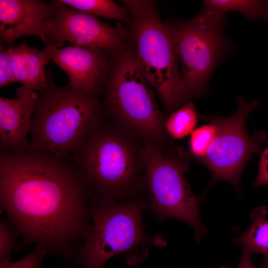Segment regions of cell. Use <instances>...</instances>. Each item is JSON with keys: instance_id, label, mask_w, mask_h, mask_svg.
I'll list each match as a JSON object with an SVG mask.
<instances>
[{"instance_id": "cell-1", "label": "cell", "mask_w": 268, "mask_h": 268, "mask_svg": "<svg viewBox=\"0 0 268 268\" xmlns=\"http://www.w3.org/2000/svg\"><path fill=\"white\" fill-rule=\"evenodd\" d=\"M91 196L69 159L0 150V204L25 243L74 257L90 225Z\"/></svg>"}, {"instance_id": "cell-2", "label": "cell", "mask_w": 268, "mask_h": 268, "mask_svg": "<svg viewBox=\"0 0 268 268\" xmlns=\"http://www.w3.org/2000/svg\"><path fill=\"white\" fill-rule=\"evenodd\" d=\"M145 140L106 115L68 158L92 196L125 201L145 189Z\"/></svg>"}, {"instance_id": "cell-3", "label": "cell", "mask_w": 268, "mask_h": 268, "mask_svg": "<svg viewBox=\"0 0 268 268\" xmlns=\"http://www.w3.org/2000/svg\"><path fill=\"white\" fill-rule=\"evenodd\" d=\"M51 69L46 68L48 84L38 92L27 152L68 159L105 115L102 90L59 86Z\"/></svg>"}, {"instance_id": "cell-4", "label": "cell", "mask_w": 268, "mask_h": 268, "mask_svg": "<svg viewBox=\"0 0 268 268\" xmlns=\"http://www.w3.org/2000/svg\"><path fill=\"white\" fill-rule=\"evenodd\" d=\"M147 206V200L141 196L123 201L92 196V222L69 266L103 268L119 254H124L128 265L136 266L145 261L150 247L164 246L161 236L144 231L142 216Z\"/></svg>"}, {"instance_id": "cell-5", "label": "cell", "mask_w": 268, "mask_h": 268, "mask_svg": "<svg viewBox=\"0 0 268 268\" xmlns=\"http://www.w3.org/2000/svg\"><path fill=\"white\" fill-rule=\"evenodd\" d=\"M154 91L140 70L133 48L113 54L103 84L105 114L145 141L163 143L168 140L165 121Z\"/></svg>"}, {"instance_id": "cell-6", "label": "cell", "mask_w": 268, "mask_h": 268, "mask_svg": "<svg viewBox=\"0 0 268 268\" xmlns=\"http://www.w3.org/2000/svg\"><path fill=\"white\" fill-rule=\"evenodd\" d=\"M130 14L134 52L142 73L169 111L181 105L183 79L170 30L153 0H123Z\"/></svg>"}, {"instance_id": "cell-7", "label": "cell", "mask_w": 268, "mask_h": 268, "mask_svg": "<svg viewBox=\"0 0 268 268\" xmlns=\"http://www.w3.org/2000/svg\"><path fill=\"white\" fill-rule=\"evenodd\" d=\"M145 141L144 149L147 206L160 219L175 218L191 226L199 241L205 233L199 212L200 198L192 192L184 173L191 156L182 147Z\"/></svg>"}, {"instance_id": "cell-8", "label": "cell", "mask_w": 268, "mask_h": 268, "mask_svg": "<svg viewBox=\"0 0 268 268\" xmlns=\"http://www.w3.org/2000/svg\"><path fill=\"white\" fill-rule=\"evenodd\" d=\"M224 14L204 11L186 21L166 22L181 65V105L201 93L225 48Z\"/></svg>"}, {"instance_id": "cell-9", "label": "cell", "mask_w": 268, "mask_h": 268, "mask_svg": "<svg viewBox=\"0 0 268 268\" xmlns=\"http://www.w3.org/2000/svg\"><path fill=\"white\" fill-rule=\"evenodd\" d=\"M238 107L231 116L200 117L213 124L217 128L215 138L206 155L199 160L213 175V182L227 181L237 186L244 166L253 154L268 142L266 134L248 135L246 121L249 113L259 105L258 101L248 103L242 97L237 98Z\"/></svg>"}, {"instance_id": "cell-10", "label": "cell", "mask_w": 268, "mask_h": 268, "mask_svg": "<svg viewBox=\"0 0 268 268\" xmlns=\"http://www.w3.org/2000/svg\"><path fill=\"white\" fill-rule=\"evenodd\" d=\"M57 1L56 14L44 25L41 39L46 45L59 48L67 41L84 48L114 52L126 47V42L131 34L122 24L111 25L97 16Z\"/></svg>"}, {"instance_id": "cell-11", "label": "cell", "mask_w": 268, "mask_h": 268, "mask_svg": "<svg viewBox=\"0 0 268 268\" xmlns=\"http://www.w3.org/2000/svg\"><path fill=\"white\" fill-rule=\"evenodd\" d=\"M43 51L67 75L68 87L93 91L103 89L114 51L73 44L63 48L46 45Z\"/></svg>"}, {"instance_id": "cell-12", "label": "cell", "mask_w": 268, "mask_h": 268, "mask_svg": "<svg viewBox=\"0 0 268 268\" xmlns=\"http://www.w3.org/2000/svg\"><path fill=\"white\" fill-rule=\"evenodd\" d=\"M16 97H0V150L26 153L38 92L25 86L16 89Z\"/></svg>"}, {"instance_id": "cell-13", "label": "cell", "mask_w": 268, "mask_h": 268, "mask_svg": "<svg viewBox=\"0 0 268 268\" xmlns=\"http://www.w3.org/2000/svg\"><path fill=\"white\" fill-rule=\"evenodd\" d=\"M57 9V0H0L1 43L9 47L21 36L42 39L45 21L56 14Z\"/></svg>"}, {"instance_id": "cell-14", "label": "cell", "mask_w": 268, "mask_h": 268, "mask_svg": "<svg viewBox=\"0 0 268 268\" xmlns=\"http://www.w3.org/2000/svg\"><path fill=\"white\" fill-rule=\"evenodd\" d=\"M7 49L16 82L35 91L44 89L48 82L44 66L50 59L43 50L31 47L25 41Z\"/></svg>"}, {"instance_id": "cell-15", "label": "cell", "mask_w": 268, "mask_h": 268, "mask_svg": "<svg viewBox=\"0 0 268 268\" xmlns=\"http://www.w3.org/2000/svg\"><path fill=\"white\" fill-rule=\"evenodd\" d=\"M268 209L263 206L255 209L251 217L253 223L244 233L236 237L234 242L240 243L251 254L258 253L268 256Z\"/></svg>"}, {"instance_id": "cell-16", "label": "cell", "mask_w": 268, "mask_h": 268, "mask_svg": "<svg viewBox=\"0 0 268 268\" xmlns=\"http://www.w3.org/2000/svg\"><path fill=\"white\" fill-rule=\"evenodd\" d=\"M203 10L224 15L234 11L249 19L260 18L268 23V0H206L203 1Z\"/></svg>"}, {"instance_id": "cell-17", "label": "cell", "mask_w": 268, "mask_h": 268, "mask_svg": "<svg viewBox=\"0 0 268 268\" xmlns=\"http://www.w3.org/2000/svg\"><path fill=\"white\" fill-rule=\"evenodd\" d=\"M60 2L95 16L114 19L124 22L129 20V13L111 0H59Z\"/></svg>"}, {"instance_id": "cell-18", "label": "cell", "mask_w": 268, "mask_h": 268, "mask_svg": "<svg viewBox=\"0 0 268 268\" xmlns=\"http://www.w3.org/2000/svg\"><path fill=\"white\" fill-rule=\"evenodd\" d=\"M200 117L194 103L187 102L165 121V130L173 138L182 139L191 134Z\"/></svg>"}, {"instance_id": "cell-19", "label": "cell", "mask_w": 268, "mask_h": 268, "mask_svg": "<svg viewBox=\"0 0 268 268\" xmlns=\"http://www.w3.org/2000/svg\"><path fill=\"white\" fill-rule=\"evenodd\" d=\"M217 133L216 126L212 123L194 130L191 134L189 147L194 157L200 160L207 154Z\"/></svg>"}, {"instance_id": "cell-20", "label": "cell", "mask_w": 268, "mask_h": 268, "mask_svg": "<svg viewBox=\"0 0 268 268\" xmlns=\"http://www.w3.org/2000/svg\"><path fill=\"white\" fill-rule=\"evenodd\" d=\"M8 219L0 222V267L11 262V254L16 243V235Z\"/></svg>"}, {"instance_id": "cell-21", "label": "cell", "mask_w": 268, "mask_h": 268, "mask_svg": "<svg viewBox=\"0 0 268 268\" xmlns=\"http://www.w3.org/2000/svg\"><path fill=\"white\" fill-rule=\"evenodd\" d=\"M49 252L42 246L36 245L34 249L24 258L0 267V268H42V261Z\"/></svg>"}, {"instance_id": "cell-22", "label": "cell", "mask_w": 268, "mask_h": 268, "mask_svg": "<svg viewBox=\"0 0 268 268\" xmlns=\"http://www.w3.org/2000/svg\"><path fill=\"white\" fill-rule=\"evenodd\" d=\"M16 82L13 67L8 49L0 48V86Z\"/></svg>"}, {"instance_id": "cell-23", "label": "cell", "mask_w": 268, "mask_h": 268, "mask_svg": "<svg viewBox=\"0 0 268 268\" xmlns=\"http://www.w3.org/2000/svg\"><path fill=\"white\" fill-rule=\"evenodd\" d=\"M255 185L256 186L268 185V146L262 153L259 174Z\"/></svg>"}, {"instance_id": "cell-24", "label": "cell", "mask_w": 268, "mask_h": 268, "mask_svg": "<svg viewBox=\"0 0 268 268\" xmlns=\"http://www.w3.org/2000/svg\"><path fill=\"white\" fill-rule=\"evenodd\" d=\"M251 255L250 252L244 249L237 268H257L251 260Z\"/></svg>"}, {"instance_id": "cell-25", "label": "cell", "mask_w": 268, "mask_h": 268, "mask_svg": "<svg viewBox=\"0 0 268 268\" xmlns=\"http://www.w3.org/2000/svg\"><path fill=\"white\" fill-rule=\"evenodd\" d=\"M260 268H268V256L265 257L264 261Z\"/></svg>"}, {"instance_id": "cell-26", "label": "cell", "mask_w": 268, "mask_h": 268, "mask_svg": "<svg viewBox=\"0 0 268 268\" xmlns=\"http://www.w3.org/2000/svg\"></svg>"}]
</instances>
